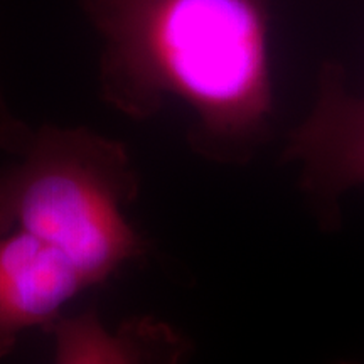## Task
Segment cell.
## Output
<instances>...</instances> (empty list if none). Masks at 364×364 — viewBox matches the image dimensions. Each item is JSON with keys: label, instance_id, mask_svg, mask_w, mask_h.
<instances>
[{"label": "cell", "instance_id": "obj_1", "mask_svg": "<svg viewBox=\"0 0 364 364\" xmlns=\"http://www.w3.org/2000/svg\"><path fill=\"white\" fill-rule=\"evenodd\" d=\"M268 0H83L102 36L100 90L149 120L174 100L188 142L220 166H245L270 134Z\"/></svg>", "mask_w": 364, "mask_h": 364}, {"label": "cell", "instance_id": "obj_2", "mask_svg": "<svg viewBox=\"0 0 364 364\" xmlns=\"http://www.w3.org/2000/svg\"><path fill=\"white\" fill-rule=\"evenodd\" d=\"M140 194L129 150L86 127L43 125L0 169V236L24 231L59 250L91 287L147 255L127 209Z\"/></svg>", "mask_w": 364, "mask_h": 364}, {"label": "cell", "instance_id": "obj_3", "mask_svg": "<svg viewBox=\"0 0 364 364\" xmlns=\"http://www.w3.org/2000/svg\"><path fill=\"white\" fill-rule=\"evenodd\" d=\"M284 162L299 166V186L326 230L341 221L344 193L364 184V95L344 83L343 68L326 63L311 113L290 132Z\"/></svg>", "mask_w": 364, "mask_h": 364}, {"label": "cell", "instance_id": "obj_4", "mask_svg": "<svg viewBox=\"0 0 364 364\" xmlns=\"http://www.w3.org/2000/svg\"><path fill=\"white\" fill-rule=\"evenodd\" d=\"M90 289L70 258L46 241L24 231L0 236V359L27 332H49Z\"/></svg>", "mask_w": 364, "mask_h": 364}, {"label": "cell", "instance_id": "obj_5", "mask_svg": "<svg viewBox=\"0 0 364 364\" xmlns=\"http://www.w3.org/2000/svg\"><path fill=\"white\" fill-rule=\"evenodd\" d=\"M54 364H188L194 344L157 316L127 317L108 327L95 311L63 316L49 329Z\"/></svg>", "mask_w": 364, "mask_h": 364}, {"label": "cell", "instance_id": "obj_6", "mask_svg": "<svg viewBox=\"0 0 364 364\" xmlns=\"http://www.w3.org/2000/svg\"><path fill=\"white\" fill-rule=\"evenodd\" d=\"M31 132L33 130L29 127L12 115L11 108L7 107L2 91H0V149L11 154L21 152Z\"/></svg>", "mask_w": 364, "mask_h": 364}, {"label": "cell", "instance_id": "obj_7", "mask_svg": "<svg viewBox=\"0 0 364 364\" xmlns=\"http://www.w3.org/2000/svg\"><path fill=\"white\" fill-rule=\"evenodd\" d=\"M336 364H354V363H349V361H339V363H336Z\"/></svg>", "mask_w": 364, "mask_h": 364}]
</instances>
